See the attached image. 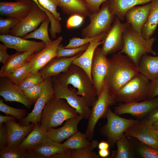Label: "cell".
<instances>
[{
  "mask_svg": "<svg viewBox=\"0 0 158 158\" xmlns=\"http://www.w3.org/2000/svg\"><path fill=\"white\" fill-rule=\"evenodd\" d=\"M109 1H106L99 11L89 15L90 23L81 31L83 38L94 37L108 32L116 17L109 11Z\"/></svg>",
  "mask_w": 158,
  "mask_h": 158,
  "instance_id": "8992f818",
  "label": "cell"
},
{
  "mask_svg": "<svg viewBox=\"0 0 158 158\" xmlns=\"http://www.w3.org/2000/svg\"><path fill=\"white\" fill-rule=\"evenodd\" d=\"M84 51L81 52L71 57H55L38 72L43 80L48 77L57 76L66 71L72 64L73 60Z\"/></svg>",
  "mask_w": 158,
  "mask_h": 158,
  "instance_id": "ffe728a7",
  "label": "cell"
},
{
  "mask_svg": "<svg viewBox=\"0 0 158 158\" xmlns=\"http://www.w3.org/2000/svg\"><path fill=\"white\" fill-rule=\"evenodd\" d=\"M158 121V107L151 111L139 122L144 125H152Z\"/></svg>",
  "mask_w": 158,
  "mask_h": 158,
  "instance_id": "7dc6e473",
  "label": "cell"
},
{
  "mask_svg": "<svg viewBox=\"0 0 158 158\" xmlns=\"http://www.w3.org/2000/svg\"><path fill=\"white\" fill-rule=\"evenodd\" d=\"M0 41L8 49H12L17 52L27 51L39 44L41 42L30 40L21 37L9 34L0 35Z\"/></svg>",
  "mask_w": 158,
  "mask_h": 158,
  "instance_id": "cb8c5ba5",
  "label": "cell"
},
{
  "mask_svg": "<svg viewBox=\"0 0 158 158\" xmlns=\"http://www.w3.org/2000/svg\"><path fill=\"white\" fill-rule=\"evenodd\" d=\"M16 118L13 116H4L0 115V126L3 124L4 123H6L10 121L16 120Z\"/></svg>",
  "mask_w": 158,
  "mask_h": 158,
  "instance_id": "11a10c76",
  "label": "cell"
},
{
  "mask_svg": "<svg viewBox=\"0 0 158 158\" xmlns=\"http://www.w3.org/2000/svg\"><path fill=\"white\" fill-rule=\"evenodd\" d=\"M99 155L100 157L105 158L108 157L109 154V152L108 149L99 150Z\"/></svg>",
  "mask_w": 158,
  "mask_h": 158,
  "instance_id": "6f0895ef",
  "label": "cell"
},
{
  "mask_svg": "<svg viewBox=\"0 0 158 158\" xmlns=\"http://www.w3.org/2000/svg\"><path fill=\"white\" fill-rule=\"evenodd\" d=\"M152 125L155 129L158 128V121L152 124Z\"/></svg>",
  "mask_w": 158,
  "mask_h": 158,
  "instance_id": "91938a15",
  "label": "cell"
},
{
  "mask_svg": "<svg viewBox=\"0 0 158 158\" xmlns=\"http://www.w3.org/2000/svg\"><path fill=\"white\" fill-rule=\"evenodd\" d=\"M83 117L80 115L66 121L64 125L57 129L49 128L46 132L47 137L55 141L61 143L78 131V125Z\"/></svg>",
  "mask_w": 158,
  "mask_h": 158,
  "instance_id": "44dd1931",
  "label": "cell"
},
{
  "mask_svg": "<svg viewBox=\"0 0 158 158\" xmlns=\"http://www.w3.org/2000/svg\"><path fill=\"white\" fill-rule=\"evenodd\" d=\"M16 1H22V0H15Z\"/></svg>",
  "mask_w": 158,
  "mask_h": 158,
  "instance_id": "6125c7cd",
  "label": "cell"
},
{
  "mask_svg": "<svg viewBox=\"0 0 158 158\" xmlns=\"http://www.w3.org/2000/svg\"><path fill=\"white\" fill-rule=\"evenodd\" d=\"M97 146L99 150L108 149L110 145L108 142L102 141L98 143Z\"/></svg>",
  "mask_w": 158,
  "mask_h": 158,
  "instance_id": "9f6ffc18",
  "label": "cell"
},
{
  "mask_svg": "<svg viewBox=\"0 0 158 158\" xmlns=\"http://www.w3.org/2000/svg\"><path fill=\"white\" fill-rule=\"evenodd\" d=\"M79 115L77 111L64 99L54 95L44 107L39 124L46 131L50 128L61 125L65 121Z\"/></svg>",
  "mask_w": 158,
  "mask_h": 158,
  "instance_id": "3957f363",
  "label": "cell"
},
{
  "mask_svg": "<svg viewBox=\"0 0 158 158\" xmlns=\"http://www.w3.org/2000/svg\"><path fill=\"white\" fill-rule=\"evenodd\" d=\"M89 44H86L78 48L66 49L64 48L62 44H60L58 48L57 57L74 56L81 52L85 51L87 48Z\"/></svg>",
  "mask_w": 158,
  "mask_h": 158,
  "instance_id": "7bdbcfd3",
  "label": "cell"
},
{
  "mask_svg": "<svg viewBox=\"0 0 158 158\" xmlns=\"http://www.w3.org/2000/svg\"><path fill=\"white\" fill-rule=\"evenodd\" d=\"M91 144L85 133L78 131L68 138L62 144L68 150H75L83 148Z\"/></svg>",
  "mask_w": 158,
  "mask_h": 158,
  "instance_id": "d6a6232c",
  "label": "cell"
},
{
  "mask_svg": "<svg viewBox=\"0 0 158 158\" xmlns=\"http://www.w3.org/2000/svg\"><path fill=\"white\" fill-rule=\"evenodd\" d=\"M156 38L151 37L145 39L135 31L130 25L126 30L124 37V45L119 51L128 56L138 67L139 61L146 54H157L152 48Z\"/></svg>",
  "mask_w": 158,
  "mask_h": 158,
  "instance_id": "277c9868",
  "label": "cell"
},
{
  "mask_svg": "<svg viewBox=\"0 0 158 158\" xmlns=\"http://www.w3.org/2000/svg\"><path fill=\"white\" fill-rule=\"evenodd\" d=\"M40 5L44 8L51 12L59 22L61 20L60 14L57 12L59 5L58 0H38Z\"/></svg>",
  "mask_w": 158,
  "mask_h": 158,
  "instance_id": "f6af8a7d",
  "label": "cell"
},
{
  "mask_svg": "<svg viewBox=\"0 0 158 158\" xmlns=\"http://www.w3.org/2000/svg\"><path fill=\"white\" fill-rule=\"evenodd\" d=\"M22 19L6 17L0 18V35L8 34L10 31L21 21Z\"/></svg>",
  "mask_w": 158,
  "mask_h": 158,
  "instance_id": "b9f144b4",
  "label": "cell"
},
{
  "mask_svg": "<svg viewBox=\"0 0 158 158\" xmlns=\"http://www.w3.org/2000/svg\"><path fill=\"white\" fill-rule=\"evenodd\" d=\"M53 81L54 96L65 99L79 115L83 118L88 119L91 109L85 99L78 95L75 89H72L68 85Z\"/></svg>",
  "mask_w": 158,
  "mask_h": 158,
  "instance_id": "ba28073f",
  "label": "cell"
},
{
  "mask_svg": "<svg viewBox=\"0 0 158 158\" xmlns=\"http://www.w3.org/2000/svg\"><path fill=\"white\" fill-rule=\"evenodd\" d=\"M44 84V80L37 85L24 90L23 91L25 96L33 103H36L42 93Z\"/></svg>",
  "mask_w": 158,
  "mask_h": 158,
  "instance_id": "60d3db41",
  "label": "cell"
},
{
  "mask_svg": "<svg viewBox=\"0 0 158 158\" xmlns=\"http://www.w3.org/2000/svg\"><path fill=\"white\" fill-rule=\"evenodd\" d=\"M107 32L103 33L93 37H85L83 38L73 37L69 39L68 44L64 47L66 49L76 48L81 47L93 41L101 42L104 39Z\"/></svg>",
  "mask_w": 158,
  "mask_h": 158,
  "instance_id": "f35d334b",
  "label": "cell"
},
{
  "mask_svg": "<svg viewBox=\"0 0 158 158\" xmlns=\"http://www.w3.org/2000/svg\"><path fill=\"white\" fill-rule=\"evenodd\" d=\"M54 81L77 89V93L87 101L92 107L97 98L96 92L92 82L85 71L72 63L69 68L59 75L52 77Z\"/></svg>",
  "mask_w": 158,
  "mask_h": 158,
  "instance_id": "7a4b0ae2",
  "label": "cell"
},
{
  "mask_svg": "<svg viewBox=\"0 0 158 158\" xmlns=\"http://www.w3.org/2000/svg\"><path fill=\"white\" fill-rule=\"evenodd\" d=\"M153 0H110L109 9L121 21L125 19L126 12L131 8L139 5H143L151 2Z\"/></svg>",
  "mask_w": 158,
  "mask_h": 158,
  "instance_id": "d4e9b609",
  "label": "cell"
},
{
  "mask_svg": "<svg viewBox=\"0 0 158 158\" xmlns=\"http://www.w3.org/2000/svg\"><path fill=\"white\" fill-rule=\"evenodd\" d=\"M46 44L42 41L39 44L27 51L17 52L9 55L1 68L0 77L5 76L22 66L29 60L33 54L42 49Z\"/></svg>",
  "mask_w": 158,
  "mask_h": 158,
  "instance_id": "ac0fdd59",
  "label": "cell"
},
{
  "mask_svg": "<svg viewBox=\"0 0 158 158\" xmlns=\"http://www.w3.org/2000/svg\"><path fill=\"white\" fill-rule=\"evenodd\" d=\"M105 116L107 122L104 132L108 143L112 145L116 143L128 128L140 121L139 119H127L120 117L111 111L110 107Z\"/></svg>",
  "mask_w": 158,
  "mask_h": 158,
  "instance_id": "9c48e42d",
  "label": "cell"
},
{
  "mask_svg": "<svg viewBox=\"0 0 158 158\" xmlns=\"http://www.w3.org/2000/svg\"><path fill=\"white\" fill-rule=\"evenodd\" d=\"M46 132L39 123L35 124L32 131L19 145L28 149L34 148L41 144L47 139Z\"/></svg>",
  "mask_w": 158,
  "mask_h": 158,
  "instance_id": "f546056e",
  "label": "cell"
},
{
  "mask_svg": "<svg viewBox=\"0 0 158 158\" xmlns=\"http://www.w3.org/2000/svg\"><path fill=\"white\" fill-rule=\"evenodd\" d=\"M0 158H44L31 149L23 148L19 145L0 150Z\"/></svg>",
  "mask_w": 158,
  "mask_h": 158,
  "instance_id": "4dcf8cb0",
  "label": "cell"
},
{
  "mask_svg": "<svg viewBox=\"0 0 158 158\" xmlns=\"http://www.w3.org/2000/svg\"><path fill=\"white\" fill-rule=\"evenodd\" d=\"M139 121L128 128L124 134L149 147L158 149V138L155 128L152 125H142Z\"/></svg>",
  "mask_w": 158,
  "mask_h": 158,
  "instance_id": "2e32d148",
  "label": "cell"
},
{
  "mask_svg": "<svg viewBox=\"0 0 158 158\" xmlns=\"http://www.w3.org/2000/svg\"><path fill=\"white\" fill-rule=\"evenodd\" d=\"M158 107V96L149 100L121 104L114 107V112L118 115L130 114L141 119L151 111Z\"/></svg>",
  "mask_w": 158,
  "mask_h": 158,
  "instance_id": "5bb4252c",
  "label": "cell"
},
{
  "mask_svg": "<svg viewBox=\"0 0 158 158\" xmlns=\"http://www.w3.org/2000/svg\"><path fill=\"white\" fill-rule=\"evenodd\" d=\"M85 18L78 14L70 16L66 21L67 28L71 29L79 26L83 23Z\"/></svg>",
  "mask_w": 158,
  "mask_h": 158,
  "instance_id": "c3c4849f",
  "label": "cell"
},
{
  "mask_svg": "<svg viewBox=\"0 0 158 158\" xmlns=\"http://www.w3.org/2000/svg\"><path fill=\"white\" fill-rule=\"evenodd\" d=\"M5 123L8 138L6 148L19 145L32 130L35 124L31 123L23 126L16 122V120L10 121Z\"/></svg>",
  "mask_w": 158,
  "mask_h": 158,
  "instance_id": "603a6c76",
  "label": "cell"
},
{
  "mask_svg": "<svg viewBox=\"0 0 158 158\" xmlns=\"http://www.w3.org/2000/svg\"><path fill=\"white\" fill-rule=\"evenodd\" d=\"M150 82L148 78L139 73L114 96L115 102L128 103L147 100Z\"/></svg>",
  "mask_w": 158,
  "mask_h": 158,
  "instance_id": "5b68a950",
  "label": "cell"
},
{
  "mask_svg": "<svg viewBox=\"0 0 158 158\" xmlns=\"http://www.w3.org/2000/svg\"><path fill=\"white\" fill-rule=\"evenodd\" d=\"M59 6L68 15H80L84 18L91 13L84 0H58Z\"/></svg>",
  "mask_w": 158,
  "mask_h": 158,
  "instance_id": "484cf974",
  "label": "cell"
},
{
  "mask_svg": "<svg viewBox=\"0 0 158 158\" xmlns=\"http://www.w3.org/2000/svg\"><path fill=\"white\" fill-rule=\"evenodd\" d=\"M151 2L148 16L141 33L142 36L145 39L152 37L158 25V0H153Z\"/></svg>",
  "mask_w": 158,
  "mask_h": 158,
  "instance_id": "f1b7e54d",
  "label": "cell"
},
{
  "mask_svg": "<svg viewBox=\"0 0 158 158\" xmlns=\"http://www.w3.org/2000/svg\"><path fill=\"white\" fill-rule=\"evenodd\" d=\"M71 150H68L63 152L56 154L51 156V158H71Z\"/></svg>",
  "mask_w": 158,
  "mask_h": 158,
  "instance_id": "db71d44e",
  "label": "cell"
},
{
  "mask_svg": "<svg viewBox=\"0 0 158 158\" xmlns=\"http://www.w3.org/2000/svg\"><path fill=\"white\" fill-rule=\"evenodd\" d=\"M91 13L98 12L100 6L104 2L110 0H84Z\"/></svg>",
  "mask_w": 158,
  "mask_h": 158,
  "instance_id": "681fc988",
  "label": "cell"
},
{
  "mask_svg": "<svg viewBox=\"0 0 158 158\" xmlns=\"http://www.w3.org/2000/svg\"><path fill=\"white\" fill-rule=\"evenodd\" d=\"M138 141L134 143L130 141L136 155L143 158H158V149L150 147Z\"/></svg>",
  "mask_w": 158,
  "mask_h": 158,
  "instance_id": "8d00e7d4",
  "label": "cell"
},
{
  "mask_svg": "<svg viewBox=\"0 0 158 158\" xmlns=\"http://www.w3.org/2000/svg\"><path fill=\"white\" fill-rule=\"evenodd\" d=\"M8 48L4 44H0V62L4 63L9 55L7 53Z\"/></svg>",
  "mask_w": 158,
  "mask_h": 158,
  "instance_id": "f5cc1de1",
  "label": "cell"
},
{
  "mask_svg": "<svg viewBox=\"0 0 158 158\" xmlns=\"http://www.w3.org/2000/svg\"><path fill=\"white\" fill-rule=\"evenodd\" d=\"M158 96V78L150 81L147 100L152 99Z\"/></svg>",
  "mask_w": 158,
  "mask_h": 158,
  "instance_id": "816d5d0a",
  "label": "cell"
},
{
  "mask_svg": "<svg viewBox=\"0 0 158 158\" xmlns=\"http://www.w3.org/2000/svg\"><path fill=\"white\" fill-rule=\"evenodd\" d=\"M104 85L114 96L139 73L138 67L126 55L119 51L108 59Z\"/></svg>",
  "mask_w": 158,
  "mask_h": 158,
  "instance_id": "6da1fadb",
  "label": "cell"
},
{
  "mask_svg": "<svg viewBox=\"0 0 158 158\" xmlns=\"http://www.w3.org/2000/svg\"><path fill=\"white\" fill-rule=\"evenodd\" d=\"M139 72L150 81L158 78V55L151 56L147 53L140 58L138 66Z\"/></svg>",
  "mask_w": 158,
  "mask_h": 158,
  "instance_id": "4316f807",
  "label": "cell"
},
{
  "mask_svg": "<svg viewBox=\"0 0 158 158\" xmlns=\"http://www.w3.org/2000/svg\"><path fill=\"white\" fill-rule=\"evenodd\" d=\"M141 6H135L126 13L125 19L132 28L139 34L146 22L151 7V2Z\"/></svg>",
  "mask_w": 158,
  "mask_h": 158,
  "instance_id": "7402d4cb",
  "label": "cell"
},
{
  "mask_svg": "<svg viewBox=\"0 0 158 158\" xmlns=\"http://www.w3.org/2000/svg\"><path fill=\"white\" fill-rule=\"evenodd\" d=\"M98 142L96 140L91 141L90 145L83 148L71 150V158H99V154H96L93 150L96 147Z\"/></svg>",
  "mask_w": 158,
  "mask_h": 158,
  "instance_id": "74e56055",
  "label": "cell"
},
{
  "mask_svg": "<svg viewBox=\"0 0 158 158\" xmlns=\"http://www.w3.org/2000/svg\"><path fill=\"white\" fill-rule=\"evenodd\" d=\"M8 143L7 130L5 125L0 126V150L6 147Z\"/></svg>",
  "mask_w": 158,
  "mask_h": 158,
  "instance_id": "f907efd6",
  "label": "cell"
},
{
  "mask_svg": "<svg viewBox=\"0 0 158 158\" xmlns=\"http://www.w3.org/2000/svg\"><path fill=\"white\" fill-rule=\"evenodd\" d=\"M31 150L44 158H50L53 155L68 150L63 146L62 143L55 141L48 138L41 144Z\"/></svg>",
  "mask_w": 158,
  "mask_h": 158,
  "instance_id": "1f68e13d",
  "label": "cell"
},
{
  "mask_svg": "<svg viewBox=\"0 0 158 158\" xmlns=\"http://www.w3.org/2000/svg\"><path fill=\"white\" fill-rule=\"evenodd\" d=\"M0 111L14 116L19 121L25 117L27 113L25 109L16 108L7 105L4 102L2 98L0 99Z\"/></svg>",
  "mask_w": 158,
  "mask_h": 158,
  "instance_id": "ab89813d",
  "label": "cell"
},
{
  "mask_svg": "<svg viewBox=\"0 0 158 158\" xmlns=\"http://www.w3.org/2000/svg\"><path fill=\"white\" fill-rule=\"evenodd\" d=\"M108 66V59L98 47L94 52L91 69L92 83L96 90L97 98L103 89Z\"/></svg>",
  "mask_w": 158,
  "mask_h": 158,
  "instance_id": "8fae6325",
  "label": "cell"
},
{
  "mask_svg": "<svg viewBox=\"0 0 158 158\" xmlns=\"http://www.w3.org/2000/svg\"><path fill=\"white\" fill-rule=\"evenodd\" d=\"M155 131L158 138V128L157 129H155Z\"/></svg>",
  "mask_w": 158,
  "mask_h": 158,
  "instance_id": "94428289",
  "label": "cell"
},
{
  "mask_svg": "<svg viewBox=\"0 0 158 158\" xmlns=\"http://www.w3.org/2000/svg\"><path fill=\"white\" fill-rule=\"evenodd\" d=\"M33 1H34L38 5V6L42 9L44 11H45V9L43 8L39 4L38 0H31Z\"/></svg>",
  "mask_w": 158,
  "mask_h": 158,
  "instance_id": "680465c9",
  "label": "cell"
},
{
  "mask_svg": "<svg viewBox=\"0 0 158 158\" xmlns=\"http://www.w3.org/2000/svg\"><path fill=\"white\" fill-rule=\"evenodd\" d=\"M51 23V27L49 29L52 39H56V34H59L61 31L60 22L59 21L51 12L47 15Z\"/></svg>",
  "mask_w": 158,
  "mask_h": 158,
  "instance_id": "bcb514c9",
  "label": "cell"
},
{
  "mask_svg": "<svg viewBox=\"0 0 158 158\" xmlns=\"http://www.w3.org/2000/svg\"><path fill=\"white\" fill-rule=\"evenodd\" d=\"M50 20L48 18L44 21L40 27L35 30L28 33L22 37L26 39L34 38L41 40L46 44L52 41L50 38L48 34V28Z\"/></svg>",
  "mask_w": 158,
  "mask_h": 158,
  "instance_id": "e575fe53",
  "label": "cell"
},
{
  "mask_svg": "<svg viewBox=\"0 0 158 158\" xmlns=\"http://www.w3.org/2000/svg\"><path fill=\"white\" fill-rule=\"evenodd\" d=\"M102 41L90 42L86 50L80 56L75 58L72 63L84 70L92 82L91 69L94 52L96 48L102 44Z\"/></svg>",
  "mask_w": 158,
  "mask_h": 158,
  "instance_id": "83f0119b",
  "label": "cell"
},
{
  "mask_svg": "<svg viewBox=\"0 0 158 158\" xmlns=\"http://www.w3.org/2000/svg\"><path fill=\"white\" fill-rule=\"evenodd\" d=\"M157 55H158V52H157Z\"/></svg>",
  "mask_w": 158,
  "mask_h": 158,
  "instance_id": "be15d7a7",
  "label": "cell"
},
{
  "mask_svg": "<svg viewBox=\"0 0 158 158\" xmlns=\"http://www.w3.org/2000/svg\"><path fill=\"white\" fill-rule=\"evenodd\" d=\"M117 149L115 155L116 158H133L135 153L133 146L128 137L123 134L116 143Z\"/></svg>",
  "mask_w": 158,
  "mask_h": 158,
  "instance_id": "836d02e7",
  "label": "cell"
},
{
  "mask_svg": "<svg viewBox=\"0 0 158 158\" xmlns=\"http://www.w3.org/2000/svg\"><path fill=\"white\" fill-rule=\"evenodd\" d=\"M35 3L31 0L15 2H0V14L2 16L23 19L31 10Z\"/></svg>",
  "mask_w": 158,
  "mask_h": 158,
  "instance_id": "d6986e66",
  "label": "cell"
},
{
  "mask_svg": "<svg viewBox=\"0 0 158 158\" xmlns=\"http://www.w3.org/2000/svg\"><path fill=\"white\" fill-rule=\"evenodd\" d=\"M130 25L127 21L124 23L116 16L111 27L102 40L101 48L107 56L121 50L124 45V37L126 30Z\"/></svg>",
  "mask_w": 158,
  "mask_h": 158,
  "instance_id": "30bf717a",
  "label": "cell"
},
{
  "mask_svg": "<svg viewBox=\"0 0 158 158\" xmlns=\"http://www.w3.org/2000/svg\"><path fill=\"white\" fill-rule=\"evenodd\" d=\"M115 103L114 96L110 93L104 85L100 95L92 107L88 118V123L85 133L89 141L91 140L93 137L95 128L99 120L105 116L108 107Z\"/></svg>",
  "mask_w": 158,
  "mask_h": 158,
  "instance_id": "52a82bcc",
  "label": "cell"
},
{
  "mask_svg": "<svg viewBox=\"0 0 158 158\" xmlns=\"http://www.w3.org/2000/svg\"><path fill=\"white\" fill-rule=\"evenodd\" d=\"M44 80L38 72L30 73L21 83L18 86L23 90L37 85Z\"/></svg>",
  "mask_w": 158,
  "mask_h": 158,
  "instance_id": "ee69618b",
  "label": "cell"
},
{
  "mask_svg": "<svg viewBox=\"0 0 158 158\" xmlns=\"http://www.w3.org/2000/svg\"><path fill=\"white\" fill-rule=\"evenodd\" d=\"M0 95L6 101L19 102L29 109L33 104L26 97L18 85L6 76L0 77Z\"/></svg>",
  "mask_w": 158,
  "mask_h": 158,
  "instance_id": "e0dca14e",
  "label": "cell"
},
{
  "mask_svg": "<svg viewBox=\"0 0 158 158\" xmlns=\"http://www.w3.org/2000/svg\"><path fill=\"white\" fill-rule=\"evenodd\" d=\"M31 67V62L29 59L22 66L5 76L13 83L18 85L30 73Z\"/></svg>",
  "mask_w": 158,
  "mask_h": 158,
  "instance_id": "d590c367",
  "label": "cell"
},
{
  "mask_svg": "<svg viewBox=\"0 0 158 158\" xmlns=\"http://www.w3.org/2000/svg\"><path fill=\"white\" fill-rule=\"evenodd\" d=\"M44 80V84L43 91L39 98L35 103L32 111L28 114L27 116L20 121V123L22 126H27L31 123L39 124L44 107L50 99L54 96L52 77H48Z\"/></svg>",
  "mask_w": 158,
  "mask_h": 158,
  "instance_id": "4fadbf2b",
  "label": "cell"
},
{
  "mask_svg": "<svg viewBox=\"0 0 158 158\" xmlns=\"http://www.w3.org/2000/svg\"><path fill=\"white\" fill-rule=\"evenodd\" d=\"M63 39L62 37H59L31 55L30 59L31 62L30 73L38 72L52 59L57 57L58 48Z\"/></svg>",
  "mask_w": 158,
  "mask_h": 158,
  "instance_id": "9a60e30c",
  "label": "cell"
},
{
  "mask_svg": "<svg viewBox=\"0 0 158 158\" xmlns=\"http://www.w3.org/2000/svg\"><path fill=\"white\" fill-rule=\"evenodd\" d=\"M48 18L46 12L35 3L28 15L11 29L8 34L23 37L35 30L38 26Z\"/></svg>",
  "mask_w": 158,
  "mask_h": 158,
  "instance_id": "7c38bea8",
  "label": "cell"
}]
</instances>
